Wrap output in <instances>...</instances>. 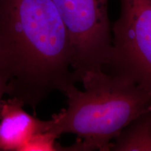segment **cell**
Listing matches in <instances>:
<instances>
[{
  "mask_svg": "<svg viewBox=\"0 0 151 151\" xmlns=\"http://www.w3.org/2000/svg\"><path fill=\"white\" fill-rule=\"evenodd\" d=\"M72 46L52 0H0V74L7 94L35 109L75 84Z\"/></svg>",
  "mask_w": 151,
  "mask_h": 151,
  "instance_id": "cell-1",
  "label": "cell"
},
{
  "mask_svg": "<svg viewBox=\"0 0 151 151\" xmlns=\"http://www.w3.org/2000/svg\"><path fill=\"white\" fill-rule=\"evenodd\" d=\"M81 83L84 90L75 84L64 88L67 109L45 120L44 132L78 137L71 150H111L122 130L151 110V94L120 76L102 71L88 74Z\"/></svg>",
  "mask_w": 151,
  "mask_h": 151,
  "instance_id": "cell-2",
  "label": "cell"
},
{
  "mask_svg": "<svg viewBox=\"0 0 151 151\" xmlns=\"http://www.w3.org/2000/svg\"><path fill=\"white\" fill-rule=\"evenodd\" d=\"M72 46V69L77 82L109 65L112 37L109 0H52Z\"/></svg>",
  "mask_w": 151,
  "mask_h": 151,
  "instance_id": "cell-3",
  "label": "cell"
},
{
  "mask_svg": "<svg viewBox=\"0 0 151 151\" xmlns=\"http://www.w3.org/2000/svg\"><path fill=\"white\" fill-rule=\"evenodd\" d=\"M120 4L107 67L110 73L151 94V0H120Z\"/></svg>",
  "mask_w": 151,
  "mask_h": 151,
  "instance_id": "cell-4",
  "label": "cell"
},
{
  "mask_svg": "<svg viewBox=\"0 0 151 151\" xmlns=\"http://www.w3.org/2000/svg\"><path fill=\"white\" fill-rule=\"evenodd\" d=\"M16 97L2 100L0 105V150L22 151L38 132H43L45 120L38 119L23 109Z\"/></svg>",
  "mask_w": 151,
  "mask_h": 151,
  "instance_id": "cell-5",
  "label": "cell"
},
{
  "mask_svg": "<svg viewBox=\"0 0 151 151\" xmlns=\"http://www.w3.org/2000/svg\"><path fill=\"white\" fill-rule=\"evenodd\" d=\"M111 150L151 151V110L126 126L114 139Z\"/></svg>",
  "mask_w": 151,
  "mask_h": 151,
  "instance_id": "cell-6",
  "label": "cell"
},
{
  "mask_svg": "<svg viewBox=\"0 0 151 151\" xmlns=\"http://www.w3.org/2000/svg\"><path fill=\"white\" fill-rule=\"evenodd\" d=\"M57 138L58 137L51 132H38L24 145L22 151L65 150V148L56 142Z\"/></svg>",
  "mask_w": 151,
  "mask_h": 151,
  "instance_id": "cell-7",
  "label": "cell"
},
{
  "mask_svg": "<svg viewBox=\"0 0 151 151\" xmlns=\"http://www.w3.org/2000/svg\"><path fill=\"white\" fill-rule=\"evenodd\" d=\"M7 93V81L3 76L0 74V105L2 101L4 94Z\"/></svg>",
  "mask_w": 151,
  "mask_h": 151,
  "instance_id": "cell-8",
  "label": "cell"
}]
</instances>
